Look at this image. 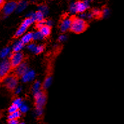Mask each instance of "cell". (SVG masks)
Here are the masks:
<instances>
[{"mask_svg":"<svg viewBox=\"0 0 124 124\" xmlns=\"http://www.w3.org/2000/svg\"><path fill=\"white\" fill-rule=\"evenodd\" d=\"M39 32L41 33V34L44 37L48 36L50 35V32H51V29H50V27L47 26V25H45L43 27H41L40 29H39Z\"/></svg>","mask_w":124,"mask_h":124,"instance_id":"obj_13","label":"cell"},{"mask_svg":"<svg viewBox=\"0 0 124 124\" xmlns=\"http://www.w3.org/2000/svg\"><path fill=\"white\" fill-rule=\"evenodd\" d=\"M52 78L49 76L48 77L46 78V79H45L44 82L43 83V87L45 89H48V87H50L51 84H52Z\"/></svg>","mask_w":124,"mask_h":124,"instance_id":"obj_17","label":"cell"},{"mask_svg":"<svg viewBox=\"0 0 124 124\" xmlns=\"http://www.w3.org/2000/svg\"><path fill=\"white\" fill-rule=\"evenodd\" d=\"M5 3L4 1H3V0H0V8H3L4 5H5Z\"/></svg>","mask_w":124,"mask_h":124,"instance_id":"obj_37","label":"cell"},{"mask_svg":"<svg viewBox=\"0 0 124 124\" xmlns=\"http://www.w3.org/2000/svg\"><path fill=\"white\" fill-rule=\"evenodd\" d=\"M36 74L35 72L32 70H29L24 75L21 77L22 81L23 82H29V81H32L35 78Z\"/></svg>","mask_w":124,"mask_h":124,"instance_id":"obj_11","label":"cell"},{"mask_svg":"<svg viewBox=\"0 0 124 124\" xmlns=\"http://www.w3.org/2000/svg\"><path fill=\"white\" fill-rule=\"evenodd\" d=\"M43 108H36V110H35V114H36L37 116H41L43 114Z\"/></svg>","mask_w":124,"mask_h":124,"instance_id":"obj_27","label":"cell"},{"mask_svg":"<svg viewBox=\"0 0 124 124\" xmlns=\"http://www.w3.org/2000/svg\"><path fill=\"white\" fill-rule=\"evenodd\" d=\"M43 38L44 36L41 34L39 31H36L33 33V40H41Z\"/></svg>","mask_w":124,"mask_h":124,"instance_id":"obj_20","label":"cell"},{"mask_svg":"<svg viewBox=\"0 0 124 124\" xmlns=\"http://www.w3.org/2000/svg\"><path fill=\"white\" fill-rule=\"evenodd\" d=\"M34 96L36 108H43L46 103V95L45 94V93H43L42 91H40L38 93L34 94Z\"/></svg>","mask_w":124,"mask_h":124,"instance_id":"obj_5","label":"cell"},{"mask_svg":"<svg viewBox=\"0 0 124 124\" xmlns=\"http://www.w3.org/2000/svg\"><path fill=\"white\" fill-rule=\"evenodd\" d=\"M27 29V27H26L25 25H23L21 24V26L19 27V28L17 29V31H16V32L15 36L17 37L21 36L22 35H23L25 34V32H26Z\"/></svg>","mask_w":124,"mask_h":124,"instance_id":"obj_16","label":"cell"},{"mask_svg":"<svg viewBox=\"0 0 124 124\" xmlns=\"http://www.w3.org/2000/svg\"><path fill=\"white\" fill-rule=\"evenodd\" d=\"M72 19L69 17H65L60 23V30L62 32H66L69 29H70Z\"/></svg>","mask_w":124,"mask_h":124,"instance_id":"obj_8","label":"cell"},{"mask_svg":"<svg viewBox=\"0 0 124 124\" xmlns=\"http://www.w3.org/2000/svg\"><path fill=\"white\" fill-rule=\"evenodd\" d=\"M87 25L84 19L79 17H74L72 21V25L70 30L76 34H80L86 30Z\"/></svg>","mask_w":124,"mask_h":124,"instance_id":"obj_1","label":"cell"},{"mask_svg":"<svg viewBox=\"0 0 124 124\" xmlns=\"http://www.w3.org/2000/svg\"><path fill=\"white\" fill-rule=\"evenodd\" d=\"M37 45H36L35 43H30V44L28 45V49L29 50H31V52H34L35 49H36V47Z\"/></svg>","mask_w":124,"mask_h":124,"instance_id":"obj_28","label":"cell"},{"mask_svg":"<svg viewBox=\"0 0 124 124\" xmlns=\"http://www.w3.org/2000/svg\"><path fill=\"white\" fill-rule=\"evenodd\" d=\"M27 5H28V3L25 1H19V3H17V6L16 10L18 12H22L23 10H25L27 8Z\"/></svg>","mask_w":124,"mask_h":124,"instance_id":"obj_15","label":"cell"},{"mask_svg":"<svg viewBox=\"0 0 124 124\" xmlns=\"http://www.w3.org/2000/svg\"><path fill=\"white\" fill-rule=\"evenodd\" d=\"M39 11L41 12L44 15H46L48 13V8L47 7V6L45 5H41L39 7Z\"/></svg>","mask_w":124,"mask_h":124,"instance_id":"obj_22","label":"cell"},{"mask_svg":"<svg viewBox=\"0 0 124 124\" xmlns=\"http://www.w3.org/2000/svg\"><path fill=\"white\" fill-rule=\"evenodd\" d=\"M75 5L76 10V13H85V10L88 8L89 7V2L87 1H77L74 3Z\"/></svg>","mask_w":124,"mask_h":124,"instance_id":"obj_7","label":"cell"},{"mask_svg":"<svg viewBox=\"0 0 124 124\" xmlns=\"http://www.w3.org/2000/svg\"><path fill=\"white\" fill-rule=\"evenodd\" d=\"M8 124H19L17 120H8Z\"/></svg>","mask_w":124,"mask_h":124,"instance_id":"obj_34","label":"cell"},{"mask_svg":"<svg viewBox=\"0 0 124 124\" xmlns=\"http://www.w3.org/2000/svg\"><path fill=\"white\" fill-rule=\"evenodd\" d=\"M10 48H8V47H7V48L3 49L1 52H0L1 58H5L6 56H7L10 54Z\"/></svg>","mask_w":124,"mask_h":124,"instance_id":"obj_21","label":"cell"},{"mask_svg":"<svg viewBox=\"0 0 124 124\" xmlns=\"http://www.w3.org/2000/svg\"><path fill=\"white\" fill-rule=\"evenodd\" d=\"M45 25V21H41V22H39V23H37V27L39 29H40L41 27H43V26Z\"/></svg>","mask_w":124,"mask_h":124,"instance_id":"obj_32","label":"cell"},{"mask_svg":"<svg viewBox=\"0 0 124 124\" xmlns=\"http://www.w3.org/2000/svg\"><path fill=\"white\" fill-rule=\"evenodd\" d=\"M24 44L21 41H19L15 43V44L13 46V50L14 52H20L21 49H23Z\"/></svg>","mask_w":124,"mask_h":124,"instance_id":"obj_14","label":"cell"},{"mask_svg":"<svg viewBox=\"0 0 124 124\" xmlns=\"http://www.w3.org/2000/svg\"><path fill=\"white\" fill-rule=\"evenodd\" d=\"M17 6V3L16 1H8L5 3L3 8V12L5 15H9L12 13L15 10H16Z\"/></svg>","mask_w":124,"mask_h":124,"instance_id":"obj_6","label":"cell"},{"mask_svg":"<svg viewBox=\"0 0 124 124\" xmlns=\"http://www.w3.org/2000/svg\"><path fill=\"white\" fill-rule=\"evenodd\" d=\"M13 104L16 105V106H17L19 108H20L21 105L23 104V102L21 98H16L13 101Z\"/></svg>","mask_w":124,"mask_h":124,"instance_id":"obj_25","label":"cell"},{"mask_svg":"<svg viewBox=\"0 0 124 124\" xmlns=\"http://www.w3.org/2000/svg\"><path fill=\"white\" fill-rule=\"evenodd\" d=\"M59 40H60V41H62V42H63V41L67 40V36L64 34L60 35V37H59Z\"/></svg>","mask_w":124,"mask_h":124,"instance_id":"obj_33","label":"cell"},{"mask_svg":"<svg viewBox=\"0 0 124 124\" xmlns=\"http://www.w3.org/2000/svg\"><path fill=\"white\" fill-rule=\"evenodd\" d=\"M21 112L19 110H17L16 112H14L13 113L9 114L8 115V120H17L18 118L21 117Z\"/></svg>","mask_w":124,"mask_h":124,"instance_id":"obj_19","label":"cell"},{"mask_svg":"<svg viewBox=\"0 0 124 124\" xmlns=\"http://www.w3.org/2000/svg\"><path fill=\"white\" fill-rule=\"evenodd\" d=\"M19 110H20V112H23V113H25V112H27L29 110V107L27 106L26 104L23 103L21 106V107L19 108Z\"/></svg>","mask_w":124,"mask_h":124,"instance_id":"obj_26","label":"cell"},{"mask_svg":"<svg viewBox=\"0 0 124 124\" xmlns=\"http://www.w3.org/2000/svg\"><path fill=\"white\" fill-rule=\"evenodd\" d=\"M52 24H53V22H52V21H51V20H48V21H45V25L48 26V27H51L52 25Z\"/></svg>","mask_w":124,"mask_h":124,"instance_id":"obj_36","label":"cell"},{"mask_svg":"<svg viewBox=\"0 0 124 124\" xmlns=\"http://www.w3.org/2000/svg\"><path fill=\"white\" fill-rule=\"evenodd\" d=\"M33 40V33L32 32H27L23 35L21 38V41L23 43V44H28L31 42V41Z\"/></svg>","mask_w":124,"mask_h":124,"instance_id":"obj_12","label":"cell"},{"mask_svg":"<svg viewBox=\"0 0 124 124\" xmlns=\"http://www.w3.org/2000/svg\"><path fill=\"white\" fill-rule=\"evenodd\" d=\"M1 112L0 111V118H1Z\"/></svg>","mask_w":124,"mask_h":124,"instance_id":"obj_38","label":"cell"},{"mask_svg":"<svg viewBox=\"0 0 124 124\" xmlns=\"http://www.w3.org/2000/svg\"><path fill=\"white\" fill-rule=\"evenodd\" d=\"M69 10H70V12L72 14L76 13V10L74 3H71V5H70V7H69Z\"/></svg>","mask_w":124,"mask_h":124,"instance_id":"obj_30","label":"cell"},{"mask_svg":"<svg viewBox=\"0 0 124 124\" xmlns=\"http://www.w3.org/2000/svg\"><path fill=\"white\" fill-rule=\"evenodd\" d=\"M28 17H31L34 21H36L38 23L43 21L45 15L40 11H37L36 12H30L27 15Z\"/></svg>","mask_w":124,"mask_h":124,"instance_id":"obj_10","label":"cell"},{"mask_svg":"<svg viewBox=\"0 0 124 124\" xmlns=\"http://www.w3.org/2000/svg\"><path fill=\"white\" fill-rule=\"evenodd\" d=\"M29 67L27 64L25 62H23L22 63L20 64L18 67L16 68L15 73L17 76L19 77H22L28 70H29Z\"/></svg>","mask_w":124,"mask_h":124,"instance_id":"obj_9","label":"cell"},{"mask_svg":"<svg viewBox=\"0 0 124 124\" xmlns=\"http://www.w3.org/2000/svg\"><path fill=\"white\" fill-rule=\"evenodd\" d=\"M3 83L4 85H5L8 89H9L10 91L15 90L18 83L17 76L14 75L8 76L3 80Z\"/></svg>","mask_w":124,"mask_h":124,"instance_id":"obj_4","label":"cell"},{"mask_svg":"<svg viewBox=\"0 0 124 124\" xmlns=\"http://www.w3.org/2000/svg\"><path fill=\"white\" fill-rule=\"evenodd\" d=\"M91 13H92L93 16H99L101 14V12L99 9L95 8V9L93 10V12H92Z\"/></svg>","mask_w":124,"mask_h":124,"instance_id":"obj_29","label":"cell"},{"mask_svg":"<svg viewBox=\"0 0 124 124\" xmlns=\"http://www.w3.org/2000/svg\"><path fill=\"white\" fill-rule=\"evenodd\" d=\"M22 91V88L21 87H17L16 89H15V93L16 94H19Z\"/></svg>","mask_w":124,"mask_h":124,"instance_id":"obj_35","label":"cell"},{"mask_svg":"<svg viewBox=\"0 0 124 124\" xmlns=\"http://www.w3.org/2000/svg\"><path fill=\"white\" fill-rule=\"evenodd\" d=\"M19 108L17 106H16V105L12 104L11 106L9 108H8V112H9V114H11V113H13L14 112H16L17 110H19Z\"/></svg>","mask_w":124,"mask_h":124,"instance_id":"obj_24","label":"cell"},{"mask_svg":"<svg viewBox=\"0 0 124 124\" xmlns=\"http://www.w3.org/2000/svg\"><path fill=\"white\" fill-rule=\"evenodd\" d=\"M43 50H44V46L41 45H38L36 47V49H35L34 53L37 54H40V53H41L43 51Z\"/></svg>","mask_w":124,"mask_h":124,"instance_id":"obj_23","label":"cell"},{"mask_svg":"<svg viewBox=\"0 0 124 124\" xmlns=\"http://www.w3.org/2000/svg\"><path fill=\"white\" fill-rule=\"evenodd\" d=\"M19 124H25L24 122H21V123H19Z\"/></svg>","mask_w":124,"mask_h":124,"instance_id":"obj_39","label":"cell"},{"mask_svg":"<svg viewBox=\"0 0 124 124\" xmlns=\"http://www.w3.org/2000/svg\"><path fill=\"white\" fill-rule=\"evenodd\" d=\"M41 87V84L40 81H37L34 83V85H33L32 87V90L34 93V94H36L37 93H38L39 92H40Z\"/></svg>","mask_w":124,"mask_h":124,"instance_id":"obj_18","label":"cell"},{"mask_svg":"<svg viewBox=\"0 0 124 124\" xmlns=\"http://www.w3.org/2000/svg\"><path fill=\"white\" fill-rule=\"evenodd\" d=\"M102 14H103V17H107V16L109 15V14H110L109 9H108V8H104V9L103 10Z\"/></svg>","mask_w":124,"mask_h":124,"instance_id":"obj_31","label":"cell"},{"mask_svg":"<svg viewBox=\"0 0 124 124\" xmlns=\"http://www.w3.org/2000/svg\"><path fill=\"white\" fill-rule=\"evenodd\" d=\"M9 60H5L0 63V80L3 81L7 77L12 69Z\"/></svg>","mask_w":124,"mask_h":124,"instance_id":"obj_2","label":"cell"},{"mask_svg":"<svg viewBox=\"0 0 124 124\" xmlns=\"http://www.w3.org/2000/svg\"><path fill=\"white\" fill-rule=\"evenodd\" d=\"M24 56L21 52H14L10 55V62L12 68H16L23 62Z\"/></svg>","mask_w":124,"mask_h":124,"instance_id":"obj_3","label":"cell"}]
</instances>
